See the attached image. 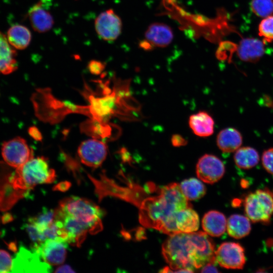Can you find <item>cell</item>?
Here are the masks:
<instances>
[{
  "label": "cell",
  "mask_w": 273,
  "mask_h": 273,
  "mask_svg": "<svg viewBox=\"0 0 273 273\" xmlns=\"http://www.w3.org/2000/svg\"><path fill=\"white\" fill-rule=\"evenodd\" d=\"M95 27L97 33L102 39L112 41L120 35L122 24L120 17L112 9L102 12L96 18Z\"/></svg>",
  "instance_id": "obj_11"
},
{
  "label": "cell",
  "mask_w": 273,
  "mask_h": 273,
  "mask_svg": "<svg viewBox=\"0 0 273 273\" xmlns=\"http://www.w3.org/2000/svg\"><path fill=\"white\" fill-rule=\"evenodd\" d=\"M181 190L188 200H197L203 197L206 192L205 185L196 178L183 180L179 185Z\"/></svg>",
  "instance_id": "obj_25"
},
{
  "label": "cell",
  "mask_w": 273,
  "mask_h": 273,
  "mask_svg": "<svg viewBox=\"0 0 273 273\" xmlns=\"http://www.w3.org/2000/svg\"><path fill=\"white\" fill-rule=\"evenodd\" d=\"M43 0L30 8L28 15L32 28L39 33L51 30L54 21L51 13L46 9Z\"/></svg>",
  "instance_id": "obj_16"
},
{
  "label": "cell",
  "mask_w": 273,
  "mask_h": 273,
  "mask_svg": "<svg viewBox=\"0 0 273 273\" xmlns=\"http://www.w3.org/2000/svg\"><path fill=\"white\" fill-rule=\"evenodd\" d=\"M56 177L54 169L43 157H33L17 168L11 180L15 189L26 191L39 184L53 183Z\"/></svg>",
  "instance_id": "obj_3"
},
{
  "label": "cell",
  "mask_w": 273,
  "mask_h": 273,
  "mask_svg": "<svg viewBox=\"0 0 273 273\" xmlns=\"http://www.w3.org/2000/svg\"><path fill=\"white\" fill-rule=\"evenodd\" d=\"M246 214L254 222H268L273 214V194L269 190H257L245 198Z\"/></svg>",
  "instance_id": "obj_5"
},
{
  "label": "cell",
  "mask_w": 273,
  "mask_h": 273,
  "mask_svg": "<svg viewBox=\"0 0 273 273\" xmlns=\"http://www.w3.org/2000/svg\"><path fill=\"white\" fill-rule=\"evenodd\" d=\"M13 260L6 251L0 249V272H12Z\"/></svg>",
  "instance_id": "obj_29"
},
{
  "label": "cell",
  "mask_w": 273,
  "mask_h": 273,
  "mask_svg": "<svg viewBox=\"0 0 273 273\" xmlns=\"http://www.w3.org/2000/svg\"><path fill=\"white\" fill-rule=\"evenodd\" d=\"M77 153L83 164L96 168L106 159L108 148L103 141L94 138L82 142L78 147Z\"/></svg>",
  "instance_id": "obj_8"
},
{
  "label": "cell",
  "mask_w": 273,
  "mask_h": 273,
  "mask_svg": "<svg viewBox=\"0 0 273 273\" xmlns=\"http://www.w3.org/2000/svg\"><path fill=\"white\" fill-rule=\"evenodd\" d=\"M58 208L87 225L90 234H95L103 229L101 218L104 212L93 201L83 198L70 197L60 202Z\"/></svg>",
  "instance_id": "obj_4"
},
{
  "label": "cell",
  "mask_w": 273,
  "mask_h": 273,
  "mask_svg": "<svg viewBox=\"0 0 273 273\" xmlns=\"http://www.w3.org/2000/svg\"><path fill=\"white\" fill-rule=\"evenodd\" d=\"M82 130L89 133L95 138H104L110 135L111 127L105 122L91 119L84 123L82 127Z\"/></svg>",
  "instance_id": "obj_26"
},
{
  "label": "cell",
  "mask_w": 273,
  "mask_h": 273,
  "mask_svg": "<svg viewBox=\"0 0 273 273\" xmlns=\"http://www.w3.org/2000/svg\"><path fill=\"white\" fill-rule=\"evenodd\" d=\"M7 39L10 44L18 50H23L29 44L31 34L30 30L21 25H15L9 28Z\"/></svg>",
  "instance_id": "obj_23"
},
{
  "label": "cell",
  "mask_w": 273,
  "mask_h": 273,
  "mask_svg": "<svg viewBox=\"0 0 273 273\" xmlns=\"http://www.w3.org/2000/svg\"><path fill=\"white\" fill-rule=\"evenodd\" d=\"M55 272H74V270L68 265H62L55 271Z\"/></svg>",
  "instance_id": "obj_35"
},
{
  "label": "cell",
  "mask_w": 273,
  "mask_h": 273,
  "mask_svg": "<svg viewBox=\"0 0 273 273\" xmlns=\"http://www.w3.org/2000/svg\"><path fill=\"white\" fill-rule=\"evenodd\" d=\"M55 220L62 223L68 234V244L80 247L87 234L90 233L89 227L76 218L63 213L58 208L55 210Z\"/></svg>",
  "instance_id": "obj_12"
},
{
  "label": "cell",
  "mask_w": 273,
  "mask_h": 273,
  "mask_svg": "<svg viewBox=\"0 0 273 273\" xmlns=\"http://www.w3.org/2000/svg\"><path fill=\"white\" fill-rule=\"evenodd\" d=\"M262 163L265 169L273 174V148L265 150L262 155Z\"/></svg>",
  "instance_id": "obj_30"
},
{
  "label": "cell",
  "mask_w": 273,
  "mask_h": 273,
  "mask_svg": "<svg viewBox=\"0 0 273 273\" xmlns=\"http://www.w3.org/2000/svg\"><path fill=\"white\" fill-rule=\"evenodd\" d=\"M159 194L149 197L140 206L139 221L145 227L157 230L169 236L180 233L176 226L177 213L191 204L179 185L171 183L159 190Z\"/></svg>",
  "instance_id": "obj_2"
},
{
  "label": "cell",
  "mask_w": 273,
  "mask_h": 273,
  "mask_svg": "<svg viewBox=\"0 0 273 273\" xmlns=\"http://www.w3.org/2000/svg\"><path fill=\"white\" fill-rule=\"evenodd\" d=\"M225 167L222 161L212 154H205L198 160L196 165L198 177L207 184H214L223 176Z\"/></svg>",
  "instance_id": "obj_13"
},
{
  "label": "cell",
  "mask_w": 273,
  "mask_h": 273,
  "mask_svg": "<svg viewBox=\"0 0 273 273\" xmlns=\"http://www.w3.org/2000/svg\"><path fill=\"white\" fill-rule=\"evenodd\" d=\"M234 159L238 167L248 169L258 164L259 155L255 149L250 147H243L236 151Z\"/></svg>",
  "instance_id": "obj_24"
},
{
  "label": "cell",
  "mask_w": 273,
  "mask_h": 273,
  "mask_svg": "<svg viewBox=\"0 0 273 273\" xmlns=\"http://www.w3.org/2000/svg\"><path fill=\"white\" fill-rule=\"evenodd\" d=\"M215 263H210L204 266L201 271L202 272H218L216 267L214 265Z\"/></svg>",
  "instance_id": "obj_34"
},
{
  "label": "cell",
  "mask_w": 273,
  "mask_h": 273,
  "mask_svg": "<svg viewBox=\"0 0 273 273\" xmlns=\"http://www.w3.org/2000/svg\"><path fill=\"white\" fill-rule=\"evenodd\" d=\"M90 72L94 75H99L105 68V65L103 62L97 60L90 61L87 66Z\"/></svg>",
  "instance_id": "obj_31"
},
{
  "label": "cell",
  "mask_w": 273,
  "mask_h": 273,
  "mask_svg": "<svg viewBox=\"0 0 273 273\" xmlns=\"http://www.w3.org/2000/svg\"><path fill=\"white\" fill-rule=\"evenodd\" d=\"M225 215L218 211L211 210L204 215L202 225L204 231L212 237H219L226 230Z\"/></svg>",
  "instance_id": "obj_18"
},
{
  "label": "cell",
  "mask_w": 273,
  "mask_h": 273,
  "mask_svg": "<svg viewBox=\"0 0 273 273\" xmlns=\"http://www.w3.org/2000/svg\"><path fill=\"white\" fill-rule=\"evenodd\" d=\"M215 249L205 232L170 235L162 247L163 257L173 272H194L208 263H215Z\"/></svg>",
  "instance_id": "obj_1"
},
{
  "label": "cell",
  "mask_w": 273,
  "mask_h": 273,
  "mask_svg": "<svg viewBox=\"0 0 273 273\" xmlns=\"http://www.w3.org/2000/svg\"><path fill=\"white\" fill-rule=\"evenodd\" d=\"M226 230L228 234L234 238L245 237L251 231L250 219L242 215H232L227 220Z\"/></svg>",
  "instance_id": "obj_22"
},
{
  "label": "cell",
  "mask_w": 273,
  "mask_h": 273,
  "mask_svg": "<svg viewBox=\"0 0 273 273\" xmlns=\"http://www.w3.org/2000/svg\"><path fill=\"white\" fill-rule=\"evenodd\" d=\"M173 36V30L169 25L162 22H154L146 29L140 47L148 51L163 48L171 43Z\"/></svg>",
  "instance_id": "obj_7"
},
{
  "label": "cell",
  "mask_w": 273,
  "mask_h": 273,
  "mask_svg": "<svg viewBox=\"0 0 273 273\" xmlns=\"http://www.w3.org/2000/svg\"><path fill=\"white\" fill-rule=\"evenodd\" d=\"M0 31V74H9L18 68L16 52Z\"/></svg>",
  "instance_id": "obj_17"
},
{
  "label": "cell",
  "mask_w": 273,
  "mask_h": 273,
  "mask_svg": "<svg viewBox=\"0 0 273 273\" xmlns=\"http://www.w3.org/2000/svg\"><path fill=\"white\" fill-rule=\"evenodd\" d=\"M215 260L227 269H242L246 262L244 249L239 243L224 242L215 251Z\"/></svg>",
  "instance_id": "obj_9"
},
{
  "label": "cell",
  "mask_w": 273,
  "mask_h": 273,
  "mask_svg": "<svg viewBox=\"0 0 273 273\" xmlns=\"http://www.w3.org/2000/svg\"><path fill=\"white\" fill-rule=\"evenodd\" d=\"M172 145L174 147L184 146L187 144V141L179 134L173 135L171 138Z\"/></svg>",
  "instance_id": "obj_32"
},
{
  "label": "cell",
  "mask_w": 273,
  "mask_h": 273,
  "mask_svg": "<svg viewBox=\"0 0 273 273\" xmlns=\"http://www.w3.org/2000/svg\"><path fill=\"white\" fill-rule=\"evenodd\" d=\"M259 35L265 42L273 41V15L263 18L258 27Z\"/></svg>",
  "instance_id": "obj_28"
},
{
  "label": "cell",
  "mask_w": 273,
  "mask_h": 273,
  "mask_svg": "<svg viewBox=\"0 0 273 273\" xmlns=\"http://www.w3.org/2000/svg\"><path fill=\"white\" fill-rule=\"evenodd\" d=\"M51 266L43 262L34 251L21 247L13 260L12 272H50Z\"/></svg>",
  "instance_id": "obj_14"
},
{
  "label": "cell",
  "mask_w": 273,
  "mask_h": 273,
  "mask_svg": "<svg viewBox=\"0 0 273 273\" xmlns=\"http://www.w3.org/2000/svg\"><path fill=\"white\" fill-rule=\"evenodd\" d=\"M190 128L193 132L200 137H207L214 131V120L207 112L200 111L192 115L189 120Z\"/></svg>",
  "instance_id": "obj_20"
},
{
  "label": "cell",
  "mask_w": 273,
  "mask_h": 273,
  "mask_svg": "<svg viewBox=\"0 0 273 273\" xmlns=\"http://www.w3.org/2000/svg\"><path fill=\"white\" fill-rule=\"evenodd\" d=\"M176 226L180 233H191L196 232L199 227L197 213L192 207L180 211L176 218Z\"/></svg>",
  "instance_id": "obj_21"
},
{
  "label": "cell",
  "mask_w": 273,
  "mask_h": 273,
  "mask_svg": "<svg viewBox=\"0 0 273 273\" xmlns=\"http://www.w3.org/2000/svg\"><path fill=\"white\" fill-rule=\"evenodd\" d=\"M68 243L61 239H47L40 244L33 247L41 260L50 266L64 263L67 253Z\"/></svg>",
  "instance_id": "obj_10"
},
{
  "label": "cell",
  "mask_w": 273,
  "mask_h": 273,
  "mask_svg": "<svg viewBox=\"0 0 273 273\" xmlns=\"http://www.w3.org/2000/svg\"><path fill=\"white\" fill-rule=\"evenodd\" d=\"M29 135L36 141H41L42 140V135L38 129L35 126H31L28 129Z\"/></svg>",
  "instance_id": "obj_33"
},
{
  "label": "cell",
  "mask_w": 273,
  "mask_h": 273,
  "mask_svg": "<svg viewBox=\"0 0 273 273\" xmlns=\"http://www.w3.org/2000/svg\"><path fill=\"white\" fill-rule=\"evenodd\" d=\"M250 7L257 16L263 18L273 15V0H252Z\"/></svg>",
  "instance_id": "obj_27"
},
{
  "label": "cell",
  "mask_w": 273,
  "mask_h": 273,
  "mask_svg": "<svg viewBox=\"0 0 273 273\" xmlns=\"http://www.w3.org/2000/svg\"><path fill=\"white\" fill-rule=\"evenodd\" d=\"M2 155L8 165L16 168L34 157L31 148L20 136L5 142L2 147Z\"/></svg>",
  "instance_id": "obj_6"
},
{
  "label": "cell",
  "mask_w": 273,
  "mask_h": 273,
  "mask_svg": "<svg viewBox=\"0 0 273 273\" xmlns=\"http://www.w3.org/2000/svg\"><path fill=\"white\" fill-rule=\"evenodd\" d=\"M237 52L238 57L242 61L256 63L265 53V42L255 38H243L237 47Z\"/></svg>",
  "instance_id": "obj_15"
},
{
  "label": "cell",
  "mask_w": 273,
  "mask_h": 273,
  "mask_svg": "<svg viewBox=\"0 0 273 273\" xmlns=\"http://www.w3.org/2000/svg\"><path fill=\"white\" fill-rule=\"evenodd\" d=\"M243 138L240 132L234 128L223 129L218 133L216 144L223 153H232L238 149L242 144Z\"/></svg>",
  "instance_id": "obj_19"
}]
</instances>
